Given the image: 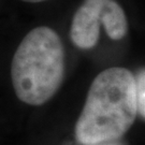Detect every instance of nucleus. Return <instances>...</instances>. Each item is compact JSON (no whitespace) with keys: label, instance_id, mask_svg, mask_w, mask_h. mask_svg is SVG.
Returning <instances> with one entry per match:
<instances>
[{"label":"nucleus","instance_id":"obj_6","mask_svg":"<svg viewBox=\"0 0 145 145\" xmlns=\"http://www.w3.org/2000/svg\"><path fill=\"white\" fill-rule=\"evenodd\" d=\"M22 1H25V2H31V3H37V2H42V1H45V0H22Z\"/></svg>","mask_w":145,"mask_h":145},{"label":"nucleus","instance_id":"obj_2","mask_svg":"<svg viewBox=\"0 0 145 145\" xmlns=\"http://www.w3.org/2000/svg\"><path fill=\"white\" fill-rule=\"evenodd\" d=\"M65 75V48L58 33L45 26L30 30L16 48L11 78L16 97L42 105L58 91Z\"/></svg>","mask_w":145,"mask_h":145},{"label":"nucleus","instance_id":"obj_4","mask_svg":"<svg viewBox=\"0 0 145 145\" xmlns=\"http://www.w3.org/2000/svg\"><path fill=\"white\" fill-rule=\"evenodd\" d=\"M138 114L145 119V69L141 70L135 76Z\"/></svg>","mask_w":145,"mask_h":145},{"label":"nucleus","instance_id":"obj_3","mask_svg":"<svg viewBox=\"0 0 145 145\" xmlns=\"http://www.w3.org/2000/svg\"><path fill=\"white\" fill-rule=\"evenodd\" d=\"M100 25L115 41L121 40L128 32L126 14L115 0H84L73 16L71 41L78 48H93L99 40Z\"/></svg>","mask_w":145,"mask_h":145},{"label":"nucleus","instance_id":"obj_1","mask_svg":"<svg viewBox=\"0 0 145 145\" xmlns=\"http://www.w3.org/2000/svg\"><path fill=\"white\" fill-rule=\"evenodd\" d=\"M138 114L135 76L126 68L105 69L95 78L75 124L76 140L97 145L120 139Z\"/></svg>","mask_w":145,"mask_h":145},{"label":"nucleus","instance_id":"obj_5","mask_svg":"<svg viewBox=\"0 0 145 145\" xmlns=\"http://www.w3.org/2000/svg\"><path fill=\"white\" fill-rule=\"evenodd\" d=\"M97 145H120L119 143H115V141L113 142H106V143H101V144H97Z\"/></svg>","mask_w":145,"mask_h":145}]
</instances>
